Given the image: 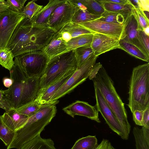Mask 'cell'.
Listing matches in <instances>:
<instances>
[{
  "instance_id": "6da1fadb",
  "label": "cell",
  "mask_w": 149,
  "mask_h": 149,
  "mask_svg": "<svg viewBox=\"0 0 149 149\" xmlns=\"http://www.w3.org/2000/svg\"><path fill=\"white\" fill-rule=\"evenodd\" d=\"M55 33L51 28L32 23L25 17L15 30L8 47L14 57L30 52L42 51Z\"/></svg>"
},
{
  "instance_id": "7a4b0ae2",
  "label": "cell",
  "mask_w": 149,
  "mask_h": 149,
  "mask_svg": "<svg viewBox=\"0 0 149 149\" xmlns=\"http://www.w3.org/2000/svg\"><path fill=\"white\" fill-rule=\"evenodd\" d=\"M10 72L13 83L3 91L12 108L16 109L36 99L40 89V78L28 77L15 61Z\"/></svg>"
},
{
  "instance_id": "3957f363",
  "label": "cell",
  "mask_w": 149,
  "mask_h": 149,
  "mask_svg": "<svg viewBox=\"0 0 149 149\" xmlns=\"http://www.w3.org/2000/svg\"><path fill=\"white\" fill-rule=\"evenodd\" d=\"M92 79L94 86L100 90L128 138L131 125L124 103L116 92L113 80L102 66L98 67Z\"/></svg>"
},
{
  "instance_id": "277c9868",
  "label": "cell",
  "mask_w": 149,
  "mask_h": 149,
  "mask_svg": "<svg viewBox=\"0 0 149 149\" xmlns=\"http://www.w3.org/2000/svg\"><path fill=\"white\" fill-rule=\"evenodd\" d=\"M58 102L57 100L41 105L39 111L29 117L24 125L15 131L13 138L7 149H18L25 143L40 134L55 116L56 112V105Z\"/></svg>"
},
{
  "instance_id": "5b68a950",
  "label": "cell",
  "mask_w": 149,
  "mask_h": 149,
  "mask_svg": "<svg viewBox=\"0 0 149 149\" xmlns=\"http://www.w3.org/2000/svg\"><path fill=\"white\" fill-rule=\"evenodd\" d=\"M128 106L132 113L149 107V63L133 68L130 81Z\"/></svg>"
},
{
  "instance_id": "8992f818",
  "label": "cell",
  "mask_w": 149,
  "mask_h": 149,
  "mask_svg": "<svg viewBox=\"0 0 149 149\" xmlns=\"http://www.w3.org/2000/svg\"><path fill=\"white\" fill-rule=\"evenodd\" d=\"M77 68L74 49L50 60L40 79V89L47 88L68 72Z\"/></svg>"
},
{
  "instance_id": "52a82bcc",
  "label": "cell",
  "mask_w": 149,
  "mask_h": 149,
  "mask_svg": "<svg viewBox=\"0 0 149 149\" xmlns=\"http://www.w3.org/2000/svg\"><path fill=\"white\" fill-rule=\"evenodd\" d=\"M14 61L28 77L40 78L49 59L42 50H39L15 57Z\"/></svg>"
},
{
  "instance_id": "ba28073f",
  "label": "cell",
  "mask_w": 149,
  "mask_h": 149,
  "mask_svg": "<svg viewBox=\"0 0 149 149\" xmlns=\"http://www.w3.org/2000/svg\"><path fill=\"white\" fill-rule=\"evenodd\" d=\"M98 57L94 54L77 68L73 74L53 96L49 103L68 93L89 78Z\"/></svg>"
},
{
  "instance_id": "9c48e42d",
  "label": "cell",
  "mask_w": 149,
  "mask_h": 149,
  "mask_svg": "<svg viewBox=\"0 0 149 149\" xmlns=\"http://www.w3.org/2000/svg\"><path fill=\"white\" fill-rule=\"evenodd\" d=\"M25 17L22 12L9 8L0 13V49L8 47L15 30Z\"/></svg>"
},
{
  "instance_id": "30bf717a",
  "label": "cell",
  "mask_w": 149,
  "mask_h": 149,
  "mask_svg": "<svg viewBox=\"0 0 149 149\" xmlns=\"http://www.w3.org/2000/svg\"><path fill=\"white\" fill-rule=\"evenodd\" d=\"M78 8L71 0H65L51 14L49 19L48 27L56 32H58L65 25L72 21Z\"/></svg>"
},
{
  "instance_id": "8fae6325",
  "label": "cell",
  "mask_w": 149,
  "mask_h": 149,
  "mask_svg": "<svg viewBox=\"0 0 149 149\" xmlns=\"http://www.w3.org/2000/svg\"><path fill=\"white\" fill-rule=\"evenodd\" d=\"M96 100L95 107L100 112L109 128L124 140L126 136L120 122L103 97L100 90L94 86Z\"/></svg>"
},
{
  "instance_id": "7c38bea8",
  "label": "cell",
  "mask_w": 149,
  "mask_h": 149,
  "mask_svg": "<svg viewBox=\"0 0 149 149\" xmlns=\"http://www.w3.org/2000/svg\"><path fill=\"white\" fill-rule=\"evenodd\" d=\"M78 24L95 33L107 35L119 41L123 38L125 26V22L121 24L104 22L98 19Z\"/></svg>"
},
{
  "instance_id": "4fadbf2b",
  "label": "cell",
  "mask_w": 149,
  "mask_h": 149,
  "mask_svg": "<svg viewBox=\"0 0 149 149\" xmlns=\"http://www.w3.org/2000/svg\"><path fill=\"white\" fill-rule=\"evenodd\" d=\"M125 22V26L124 36L121 40L135 46L149 57V52L147 51L141 40L138 24L132 12Z\"/></svg>"
},
{
  "instance_id": "5bb4252c",
  "label": "cell",
  "mask_w": 149,
  "mask_h": 149,
  "mask_svg": "<svg viewBox=\"0 0 149 149\" xmlns=\"http://www.w3.org/2000/svg\"><path fill=\"white\" fill-rule=\"evenodd\" d=\"M63 110L73 118L75 115L82 116L97 123L100 122L99 118V112L95 107L92 106L85 102L77 100L64 108Z\"/></svg>"
},
{
  "instance_id": "9a60e30c",
  "label": "cell",
  "mask_w": 149,
  "mask_h": 149,
  "mask_svg": "<svg viewBox=\"0 0 149 149\" xmlns=\"http://www.w3.org/2000/svg\"><path fill=\"white\" fill-rule=\"evenodd\" d=\"M119 41L108 36L95 33L91 45L94 55L98 56L110 51L119 49Z\"/></svg>"
},
{
  "instance_id": "2e32d148",
  "label": "cell",
  "mask_w": 149,
  "mask_h": 149,
  "mask_svg": "<svg viewBox=\"0 0 149 149\" xmlns=\"http://www.w3.org/2000/svg\"><path fill=\"white\" fill-rule=\"evenodd\" d=\"M76 69L68 72L47 88L39 90L35 100L36 101L41 105L49 103L53 96L71 77Z\"/></svg>"
},
{
  "instance_id": "e0dca14e",
  "label": "cell",
  "mask_w": 149,
  "mask_h": 149,
  "mask_svg": "<svg viewBox=\"0 0 149 149\" xmlns=\"http://www.w3.org/2000/svg\"><path fill=\"white\" fill-rule=\"evenodd\" d=\"M42 51L49 61L68 52L66 42L62 40L58 32L55 33L49 42Z\"/></svg>"
},
{
  "instance_id": "ac0fdd59",
  "label": "cell",
  "mask_w": 149,
  "mask_h": 149,
  "mask_svg": "<svg viewBox=\"0 0 149 149\" xmlns=\"http://www.w3.org/2000/svg\"><path fill=\"white\" fill-rule=\"evenodd\" d=\"M65 0H50L48 3L43 7L30 20L35 24L48 27L49 17L54 10L64 2Z\"/></svg>"
},
{
  "instance_id": "d6986e66",
  "label": "cell",
  "mask_w": 149,
  "mask_h": 149,
  "mask_svg": "<svg viewBox=\"0 0 149 149\" xmlns=\"http://www.w3.org/2000/svg\"><path fill=\"white\" fill-rule=\"evenodd\" d=\"M5 124L11 130L15 131L22 126L29 117L12 108L1 116Z\"/></svg>"
},
{
  "instance_id": "ffe728a7",
  "label": "cell",
  "mask_w": 149,
  "mask_h": 149,
  "mask_svg": "<svg viewBox=\"0 0 149 149\" xmlns=\"http://www.w3.org/2000/svg\"><path fill=\"white\" fill-rule=\"evenodd\" d=\"M58 32L66 42L72 38L82 35L95 33L80 24L72 22L65 25Z\"/></svg>"
},
{
  "instance_id": "44dd1931",
  "label": "cell",
  "mask_w": 149,
  "mask_h": 149,
  "mask_svg": "<svg viewBox=\"0 0 149 149\" xmlns=\"http://www.w3.org/2000/svg\"><path fill=\"white\" fill-rule=\"evenodd\" d=\"M18 149H56L51 139L42 138L39 134L24 144Z\"/></svg>"
},
{
  "instance_id": "7402d4cb",
  "label": "cell",
  "mask_w": 149,
  "mask_h": 149,
  "mask_svg": "<svg viewBox=\"0 0 149 149\" xmlns=\"http://www.w3.org/2000/svg\"><path fill=\"white\" fill-rule=\"evenodd\" d=\"M132 12V11H110L104 10L101 15V17L97 19L104 22L122 24Z\"/></svg>"
},
{
  "instance_id": "603a6c76",
  "label": "cell",
  "mask_w": 149,
  "mask_h": 149,
  "mask_svg": "<svg viewBox=\"0 0 149 149\" xmlns=\"http://www.w3.org/2000/svg\"><path fill=\"white\" fill-rule=\"evenodd\" d=\"M93 34L82 35L72 38L66 42L67 51L74 49L77 48L91 44Z\"/></svg>"
},
{
  "instance_id": "cb8c5ba5",
  "label": "cell",
  "mask_w": 149,
  "mask_h": 149,
  "mask_svg": "<svg viewBox=\"0 0 149 149\" xmlns=\"http://www.w3.org/2000/svg\"><path fill=\"white\" fill-rule=\"evenodd\" d=\"M91 44L81 47L74 49L77 61V68L82 65L94 54Z\"/></svg>"
},
{
  "instance_id": "d4e9b609",
  "label": "cell",
  "mask_w": 149,
  "mask_h": 149,
  "mask_svg": "<svg viewBox=\"0 0 149 149\" xmlns=\"http://www.w3.org/2000/svg\"><path fill=\"white\" fill-rule=\"evenodd\" d=\"M119 49H122L132 56L143 61L149 62V57L135 46L122 40L119 41Z\"/></svg>"
},
{
  "instance_id": "484cf974",
  "label": "cell",
  "mask_w": 149,
  "mask_h": 149,
  "mask_svg": "<svg viewBox=\"0 0 149 149\" xmlns=\"http://www.w3.org/2000/svg\"><path fill=\"white\" fill-rule=\"evenodd\" d=\"M98 145L96 136L89 135L78 139L71 149H94Z\"/></svg>"
},
{
  "instance_id": "4316f807",
  "label": "cell",
  "mask_w": 149,
  "mask_h": 149,
  "mask_svg": "<svg viewBox=\"0 0 149 149\" xmlns=\"http://www.w3.org/2000/svg\"><path fill=\"white\" fill-rule=\"evenodd\" d=\"M100 17L101 15L93 14L87 10L81 9L78 7L75 12L72 22L79 24L95 20Z\"/></svg>"
},
{
  "instance_id": "83f0119b",
  "label": "cell",
  "mask_w": 149,
  "mask_h": 149,
  "mask_svg": "<svg viewBox=\"0 0 149 149\" xmlns=\"http://www.w3.org/2000/svg\"><path fill=\"white\" fill-rule=\"evenodd\" d=\"M14 57L9 48L0 49V65L9 71L14 65Z\"/></svg>"
},
{
  "instance_id": "f1b7e54d",
  "label": "cell",
  "mask_w": 149,
  "mask_h": 149,
  "mask_svg": "<svg viewBox=\"0 0 149 149\" xmlns=\"http://www.w3.org/2000/svg\"><path fill=\"white\" fill-rule=\"evenodd\" d=\"M15 133V131L11 130L5 124L0 116V139L7 147L11 143Z\"/></svg>"
},
{
  "instance_id": "f546056e",
  "label": "cell",
  "mask_w": 149,
  "mask_h": 149,
  "mask_svg": "<svg viewBox=\"0 0 149 149\" xmlns=\"http://www.w3.org/2000/svg\"><path fill=\"white\" fill-rule=\"evenodd\" d=\"M41 106L34 100L16 109L19 113L30 117L39 111Z\"/></svg>"
},
{
  "instance_id": "4dcf8cb0",
  "label": "cell",
  "mask_w": 149,
  "mask_h": 149,
  "mask_svg": "<svg viewBox=\"0 0 149 149\" xmlns=\"http://www.w3.org/2000/svg\"><path fill=\"white\" fill-rule=\"evenodd\" d=\"M97 1L104 10L107 11H132L133 8V7L129 2L128 4L124 5L112 3L104 2L102 0Z\"/></svg>"
},
{
  "instance_id": "1f68e13d",
  "label": "cell",
  "mask_w": 149,
  "mask_h": 149,
  "mask_svg": "<svg viewBox=\"0 0 149 149\" xmlns=\"http://www.w3.org/2000/svg\"><path fill=\"white\" fill-rule=\"evenodd\" d=\"M87 8V10L92 14L101 15L104 10L97 0H78Z\"/></svg>"
},
{
  "instance_id": "d6a6232c",
  "label": "cell",
  "mask_w": 149,
  "mask_h": 149,
  "mask_svg": "<svg viewBox=\"0 0 149 149\" xmlns=\"http://www.w3.org/2000/svg\"><path fill=\"white\" fill-rule=\"evenodd\" d=\"M132 13L137 22L139 30H143L149 27V20H148L143 11L139 8L133 7Z\"/></svg>"
},
{
  "instance_id": "836d02e7",
  "label": "cell",
  "mask_w": 149,
  "mask_h": 149,
  "mask_svg": "<svg viewBox=\"0 0 149 149\" xmlns=\"http://www.w3.org/2000/svg\"><path fill=\"white\" fill-rule=\"evenodd\" d=\"M136 149H149V143L144 139L141 129L134 127L133 130Z\"/></svg>"
},
{
  "instance_id": "e575fe53",
  "label": "cell",
  "mask_w": 149,
  "mask_h": 149,
  "mask_svg": "<svg viewBox=\"0 0 149 149\" xmlns=\"http://www.w3.org/2000/svg\"><path fill=\"white\" fill-rule=\"evenodd\" d=\"M6 2L9 6V8L17 13H22L24 5L26 0H7Z\"/></svg>"
},
{
  "instance_id": "d590c367",
  "label": "cell",
  "mask_w": 149,
  "mask_h": 149,
  "mask_svg": "<svg viewBox=\"0 0 149 149\" xmlns=\"http://www.w3.org/2000/svg\"><path fill=\"white\" fill-rule=\"evenodd\" d=\"M0 107L5 110L6 111L13 108L9 99L4 94V91L0 90Z\"/></svg>"
},
{
  "instance_id": "8d00e7d4",
  "label": "cell",
  "mask_w": 149,
  "mask_h": 149,
  "mask_svg": "<svg viewBox=\"0 0 149 149\" xmlns=\"http://www.w3.org/2000/svg\"><path fill=\"white\" fill-rule=\"evenodd\" d=\"M143 111L136 110L132 113L133 120L136 125L143 126Z\"/></svg>"
},
{
  "instance_id": "74e56055",
  "label": "cell",
  "mask_w": 149,
  "mask_h": 149,
  "mask_svg": "<svg viewBox=\"0 0 149 149\" xmlns=\"http://www.w3.org/2000/svg\"><path fill=\"white\" fill-rule=\"evenodd\" d=\"M36 1L33 0L30 1L24 6L25 8L32 11L34 13V16L38 13L43 7L42 6L38 5L35 2Z\"/></svg>"
},
{
  "instance_id": "f35d334b",
  "label": "cell",
  "mask_w": 149,
  "mask_h": 149,
  "mask_svg": "<svg viewBox=\"0 0 149 149\" xmlns=\"http://www.w3.org/2000/svg\"><path fill=\"white\" fill-rule=\"evenodd\" d=\"M139 35L141 40L147 51L149 52V36L143 30H139Z\"/></svg>"
},
{
  "instance_id": "ab89813d",
  "label": "cell",
  "mask_w": 149,
  "mask_h": 149,
  "mask_svg": "<svg viewBox=\"0 0 149 149\" xmlns=\"http://www.w3.org/2000/svg\"><path fill=\"white\" fill-rule=\"evenodd\" d=\"M94 149H116L112 145L111 142L106 139H103Z\"/></svg>"
},
{
  "instance_id": "60d3db41",
  "label": "cell",
  "mask_w": 149,
  "mask_h": 149,
  "mask_svg": "<svg viewBox=\"0 0 149 149\" xmlns=\"http://www.w3.org/2000/svg\"><path fill=\"white\" fill-rule=\"evenodd\" d=\"M139 8L142 11L149 12V0H138Z\"/></svg>"
},
{
  "instance_id": "b9f144b4",
  "label": "cell",
  "mask_w": 149,
  "mask_h": 149,
  "mask_svg": "<svg viewBox=\"0 0 149 149\" xmlns=\"http://www.w3.org/2000/svg\"><path fill=\"white\" fill-rule=\"evenodd\" d=\"M143 126L149 127V107L143 110Z\"/></svg>"
},
{
  "instance_id": "7bdbcfd3",
  "label": "cell",
  "mask_w": 149,
  "mask_h": 149,
  "mask_svg": "<svg viewBox=\"0 0 149 149\" xmlns=\"http://www.w3.org/2000/svg\"><path fill=\"white\" fill-rule=\"evenodd\" d=\"M22 13L25 17L30 20L34 16V13L32 11L25 8L24 7Z\"/></svg>"
},
{
  "instance_id": "ee69618b",
  "label": "cell",
  "mask_w": 149,
  "mask_h": 149,
  "mask_svg": "<svg viewBox=\"0 0 149 149\" xmlns=\"http://www.w3.org/2000/svg\"><path fill=\"white\" fill-rule=\"evenodd\" d=\"M141 129L144 139L149 143V127L143 126Z\"/></svg>"
},
{
  "instance_id": "f6af8a7d",
  "label": "cell",
  "mask_w": 149,
  "mask_h": 149,
  "mask_svg": "<svg viewBox=\"0 0 149 149\" xmlns=\"http://www.w3.org/2000/svg\"><path fill=\"white\" fill-rule=\"evenodd\" d=\"M104 2H110L122 5H126L129 3L128 0H102Z\"/></svg>"
},
{
  "instance_id": "bcb514c9",
  "label": "cell",
  "mask_w": 149,
  "mask_h": 149,
  "mask_svg": "<svg viewBox=\"0 0 149 149\" xmlns=\"http://www.w3.org/2000/svg\"><path fill=\"white\" fill-rule=\"evenodd\" d=\"M9 6L6 1L0 0V13L9 8Z\"/></svg>"
},
{
  "instance_id": "7dc6e473",
  "label": "cell",
  "mask_w": 149,
  "mask_h": 149,
  "mask_svg": "<svg viewBox=\"0 0 149 149\" xmlns=\"http://www.w3.org/2000/svg\"><path fill=\"white\" fill-rule=\"evenodd\" d=\"M3 81L4 86L8 88L10 87L13 83V80L10 78H5L3 79Z\"/></svg>"
},
{
  "instance_id": "c3c4849f",
  "label": "cell",
  "mask_w": 149,
  "mask_h": 149,
  "mask_svg": "<svg viewBox=\"0 0 149 149\" xmlns=\"http://www.w3.org/2000/svg\"><path fill=\"white\" fill-rule=\"evenodd\" d=\"M143 31L146 34L149 36V27H148L144 29Z\"/></svg>"
}]
</instances>
